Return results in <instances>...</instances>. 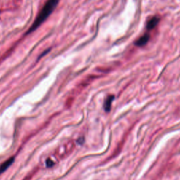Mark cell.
<instances>
[{"mask_svg": "<svg viewBox=\"0 0 180 180\" xmlns=\"http://www.w3.org/2000/svg\"><path fill=\"white\" fill-rule=\"evenodd\" d=\"M58 3V0H48L47 1L46 4L44 5V7H43L42 9L39 13L38 16H37L33 24L30 27L28 33L37 29L39 26H41L44 23V20H47V18L52 14V13L56 9Z\"/></svg>", "mask_w": 180, "mask_h": 180, "instance_id": "obj_1", "label": "cell"}, {"mask_svg": "<svg viewBox=\"0 0 180 180\" xmlns=\"http://www.w3.org/2000/svg\"><path fill=\"white\" fill-rule=\"evenodd\" d=\"M14 162V158H11L8 159V160H6L4 163H3L0 165V174L3 173L4 172L6 171V170L8 169L9 167L13 164V163Z\"/></svg>", "mask_w": 180, "mask_h": 180, "instance_id": "obj_2", "label": "cell"}, {"mask_svg": "<svg viewBox=\"0 0 180 180\" xmlns=\"http://www.w3.org/2000/svg\"><path fill=\"white\" fill-rule=\"evenodd\" d=\"M149 38H150V36H149L148 34H145L144 35H143L142 37H140V38L136 41V46L138 47H143L146 45L148 43V42L149 40Z\"/></svg>", "mask_w": 180, "mask_h": 180, "instance_id": "obj_3", "label": "cell"}, {"mask_svg": "<svg viewBox=\"0 0 180 180\" xmlns=\"http://www.w3.org/2000/svg\"><path fill=\"white\" fill-rule=\"evenodd\" d=\"M158 22H159L158 17L155 16V17H153L152 18H151L147 23L148 30L153 29V28H154L157 26V25H158Z\"/></svg>", "mask_w": 180, "mask_h": 180, "instance_id": "obj_4", "label": "cell"}, {"mask_svg": "<svg viewBox=\"0 0 180 180\" xmlns=\"http://www.w3.org/2000/svg\"><path fill=\"white\" fill-rule=\"evenodd\" d=\"M113 98H114V96H108L106 99L105 102H104V105H103V108L104 110H105L106 112H109L110 110H111V103L113 101Z\"/></svg>", "mask_w": 180, "mask_h": 180, "instance_id": "obj_5", "label": "cell"}, {"mask_svg": "<svg viewBox=\"0 0 180 180\" xmlns=\"http://www.w3.org/2000/svg\"><path fill=\"white\" fill-rule=\"evenodd\" d=\"M54 163L53 162L52 160H51L50 159H47V161H46V165H47V167H48V168H50V167H52L54 165Z\"/></svg>", "mask_w": 180, "mask_h": 180, "instance_id": "obj_6", "label": "cell"}, {"mask_svg": "<svg viewBox=\"0 0 180 180\" xmlns=\"http://www.w3.org/2000/svg\"><path fill=\"white\" fill-rule=\"evenodd\" d=\"M77 142H78L79 144H82V143L84 142V138H80V139L77 140Z\"/></svg>", "mask_w": 180, "mask_h": 180, "instance_id": "obj_7", "label": "cell"}]
</instances>
